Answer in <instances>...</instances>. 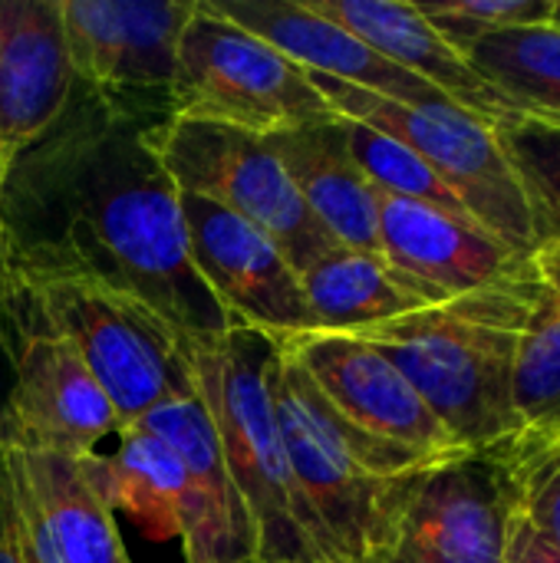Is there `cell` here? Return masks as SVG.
Segmentation results:
<instances>
[{
  "mask_svg": "<svg viewBox=\"0 0 560 563\" xmlns=\"http://www.w3.org/2000/svg\"><path fill=\"white\" fill-rule=\"evenodd\" d=\"M264 142L333 244L380 254V195L356 168L337 115L264 135Z\"/></svg>",
  "mask_w": 560,
  "mask_h": 563,
  "instance_id": "ac0fdd59",
  "label": "cell"
},
{
  "mask_svg": "<svg viewBox=\"0 0 560 563\" xmlns=\"http://www.w3.org/2000/svg\"><path fill=\"white\" fill-rule=\"evenodd\" d=\"M304 3L314 13L356 33L380 56L413 73L416 79L429 82L449 102L472 112L485 125H498L518 115V109L502 92H495L459 49H452L439 36V30L419 13L416 3H399V0H304Z\"/></svg>",
  "mask_w": 560,
  "mask_h": 563,
  "instance_id": "e0dca14e",
  "label": "cell"
},
{
  "mask_svg": "<svg viewBox=\"0 0 560 563\" xmlns=\"http://www.w3.org/2000/svg\"><path fill=\"white\" fill-rule=\"evenodd\" d=\"M274 356L277 343L248 327L185 340L191 386L215 426L228 475L254 528V563H320L287 465L271 389Z\"/></svg>",
  "mask_w": 560,
  "mask_h": 563,
  "instance_id": "277c9868",
  "label": "cell"
},
{
  "mask_svg": "<svg viewBox=\"0 0 560 563\" xmlns=\"http://www.w3.org/2000/svg\"><path fill=\"white\" fill-rule=\"evenodd\" d=\"M551 23H558L560 26V0H554V16H551Z\"/></svg>",
  "mask_w": 560,
  "mask_h": 563,
  "instance_id": "1f68e13d",
  "label": "cell"
},
{
  "mask_svg": "<svg viewBox=\"0 0 560 563\" xmlns=\"http://www.w3.org/2000/svg\"><path fill=\"white\" fill-rule=\"evenodd\" d=\"M515 518L560 551V435L515 432L498 442Z\"/></svg>",
  "mask_w": 560,
  "mask_h": 563,
  "instance_id": "603a6c76",
  "label": "cell"
},
{
  "mask_svg": "<svg viewBox=\"0 0 560 563\" xmlns=\"http://www.w3.org/2000/svg\"><path fill=\"white\" fill-rule=\"evenodd\" d=\"M531 294L535 267L528 261L498 284L353 336L383 353L409 379L462 452H482L521 432L515 360Z\"/></svg>",
  "mask_w": 560,
  "mask_h": 563,
  "instance_id": "7a4b0ae2",
  "label": "cell"
},
{
  "mask_svg": "<svg viewBox=\"0 0 560 563\" xmlns=\"http://www.w3.org/2000/svg\"><path fill=\"white\" fill-rule=\"evenodd\" d=\"M20 284L30 287L46 320L76 346L122 429H132L152 409L195 393L185 363V336L149 307L76 280Z\"/></svg>",
  "mask_w": 560,
  "mask_h": 563,
  "instance_id": "9c48e42d",
  "label": "cell"
},
{
  "mask_svg": "<svg viewBox=\"0 0 560 563\" xmlns=\"http://www.w3.org/2000/svg\"><path fill=\"white\" fill-rule=\"evenodd\" d=\"M7 168H10V158L3 155V148H0V188H3V178H7Z\"/></svg>",
  "mask_w": 560,
  "mask_h": 563,
  "instance_id": "4dcf8cb0",
  "label": "cell"
},
{
  "mask_svg": "<svg viewBox=\"0 0 560 563\" xmlns=\"http://www.w3.org/2000/svg\"><path fill=\"white\" fill-rule=\"evenodd\" d=\"M271 389L320 563H386L403 511L436 462L360 435L323 402L281 346L271 366Z\"/></svg>",
  "mask_w": 560,
  "mask_h": 563,
  "instance_id": "3957f363",
  "label": "cell"
},
{
  "mask_svg": "<svg viewBox=\"0 0 560 563\" xmlns=\"http://www.w3.org/2000/svg\"><path fill=\"white\" fill-rule=\"evenodd\" d=\"M0 563H20V551L13 541V525H10V511H7V498H3V485H0Z\"/></svg>",
  "mask_w": 560,
  "mask_h": 563,
  "instance_id": "f1b7e54d",
  "label": "cell"
},
{
  "mask_svg": "<svg viewBox=\"0 0 560 563\" xmlns=\"http://www.w3.org/2000/svg\"><path fill=\"white\" fill-rule=\"evenodd\" d=\"M337 119H340V132H343V142H347L356 168L366 175V181L376 191L469 214L462 208V201L452 195V188L409 145H403L393 135H383V132H376V129H370L363 122H353V119H343V115H337Z\"/></svg>",
  "mask_w": 560,
  "mask_h": 563,
  "instance_id": "cb8c5ba5",
  "label": "cell"
},
{
  "mask_svg": "<svg viewBox=\"0 0 560 563\" xmlns=\"http://www.w3.org/2000/svg\"><path fill=\"white\" fill-rule=\"evenodd\" d=\"M0 485H3L20 563H59L53 538H50L46 521H43V511H40L33 488L26 482L20 452H13V449H0Z\"/></svg>",
  "mask_w": 560,
  "mask_h": 563,
  "instance_id": "4316f807",
  "label": "cell"
},
{
  "mask_svg": "<svg viewBox=\"0 0 560 563\" xmlns=\"http://www.w3.org/2000/svg\"><path fill=\"white\" fill-rule=\"evenodd\" d=\"M416 7L459 53L482 36L551 23L554 16V0H432Z\"/></svg>",
  "mask_w": 560,
  "mask_h": 563,
  "instance_id": "484cf974",
  "label": "cell"
},
{
  "mask_svg": "<svg viewBox=\"0 0 560 563\" xmlns=\"http://www.w3.org/2000/svg\"><path fill=\"white\" fill-rule=\"evenodd\" d=\"M469 66L521 115L560 122V26L502 30L462 49Z\"/></svg>",
  "mask_w": 560,
  "mask_h": 563,
  "instance_id": "7402d4cb",
  "label": "cell"
},
{
  "mask_svg": "<svg viewBox=\"0 0 560 563\" xmlns=\"http://www.w3.org/2000/svg\"><path fill=\"white\" fill-rule=\"evenodd\" d=\"M274 343L360 435L422 462H442L462 452L409 379L360 336L310 330Z\"/></svg>",
  "mask_w": 560,
  "mask_h": 563,
  "instance_id": "8fae6325",
  "label": "cell"
},
{
  "mask_svg": "<svg viewBox=\"0 0 560 563\" xmlns=\"http://www.w3.org/2000/svg\"><path fill=\"white\" fill-rule=\"evenodd\" d=\"M76 89L59 0H0V148L40 142Z\"/></svg>",
  "mask_w": 560,
  "mask_h": 563,
  "instance_id": "2e32d148",
  "label": "cell"
},
{
  "mask_svg": "<svg viewBox=\"0 0 560 563\" xmlns=\"http://www.w3.org/2000/svg\"><path fill=\"white\" fill-rule=\"evenodd\" d=\"M145 142L182 195L205 198L267 234L297 274L333 247L264 135L165 115L149 125Z\"/></svg>",
  "mask_w": 560,
  "mask_h": 563,
  "instance_id": "ba28073f",
  "label": "cell"
},
{
  "mask_svg": "<svg viewBox=\"0 0 560 563\" xmlns=\"http://www.w3.org/2000/svg\"><path fill=\"white\" fill-rule=\"evenodd\" d=\"M0 449L26 455L89 459L119 435V416L86 369L76 346L46 320L26 284L0 290Z\"/></svg>",
  "mask_w": 560,
  "mask_h": 563,
  "instance_id": "5b68a950",
  "label": "cell"
},
{
  "mask_svg": "<svg viewBox=\"0 0 560 563\" xmlns=\"http://www.w3.org/2000/svg\"><path fill=\"white\" fill-rule=\"evenodd\" d=\"M515 521L498 445L459 452L419 478L386 563H505Z\"/></svg>",
  "mask_w": 560,
  "mask_h": 563,
  "instance_id": "7c38bea8",
  "label": "cell"
},
{
  "mask_svg": "<svg viewBox=\"0 0 560 563\" xmlns=\"http://www.w3.org/2000/svg\"><path fill=\"white\" fill-rule=\"evenodd\" d=\"M182 218L191 264L234 327L271 340L314 330L300 274L267 234L195 195H182Z\"/></svg>",
  "mask_w": 560,
  "mask_h": 563,
  "instance_id": "4fadbf2b",
  "label": "cell"
},
{
  "mask_svg": "<svg viewBox=\"0 0 560 563\" xmlns=\"http://www.w3.org/2000/svg\"><path fill=\"white\" fill-rule=\"evenodd\" d=\"M505 563H560V551H554L551 544H545L531 528H525L515 518L512 521V534H508Z\"/></svg>",
  "mask_w": 560,
  "mask_h": 563,
  "instance_id": "83f0119b",
  "label": "cell"
},
{
  "mask_svg": "<svg viewBox=\"0 0 560 563\" xmlns=\"http://www.w3.org/2000/svg\"><path fill=\"white\" fill-rule=\"evenodd\" d=\"M304 300L317 333H360L439 300L399 274L383 254L333 244L300 271Z\"/></svg>",
  "mask_w": 560,
  "mask_h": 563,
  "instance_id": "d6986e66",
  "label": "cell"
},
{
  "mask_svg": "<svg viewBox=\"0 0 560 563\" xmlns=\"http://www.w3.org/2000/svg\"><path fill=\"white\" fill-rule=\"evenodd\" d=\"M221 16L261 36L300 69L350 82L406 106L449 102L439 89L380 56L356 33L314 13L304 0H208Z\"/></svg>",
  "mask_w": 560,
  "mask_h": 563,
  "instance_id": "9a60e30c",
  "label": "cell"
},
{
  "mask_svg": "<svg viewBox=\"0 0 560 563\" xmlns=\"http://www.w3.org/2000/svg\"><path fill=\"white\" fill-rule=\"evenodd\" d=\"M380 195V254L439 303L498 284L531 257L462 211Z\"/></svg>",
  "mask_w": 560,
  "mask_h": 563,
  "instance_id": "5bb4252c",
  "label": "cell"
},
{
  "mask_svg": "<svg viewBox=\"0 0 560 563\" xmlns=\"http://www.w3.org/2000/svg\"><path fill=\"white\" fill-rule=\"evenodd\" d=\"M508 162L515 165L531 211L538 218L541 241L560 238V122L512 115L492 125Z\"/></svg>",
  "mask_w": 560,
  "mask_h": 563,
  "instance_id": "d4e9b609",
  "label": "cell"
},
{
  "mask_svg": "<svg viewBox=\"0 0 560 563\" xmlns=\"http://www.w3.org/2000/svg\"><path fill=\"white\" fill-rule=\"evenodd\" d=\"M26 482L43 511L59 563H132L116 515L99 495L86 459L20 452Z\"/></svg>",
  "mask_w": 560,
  "mask_h": 563,
  "instance_id": "ffe728a7",
  "label": "cell"
},
{
  "mask_svg": "<svg viewBox=\"0 0 560 563\" xmlns=\"http://www.w3.org/2000/svg\"><path fill=\"white\" fill-rule=\"evenodd\" d=\"M535 294L515 360V409L521 429L560 435V238L535 257Z\"/></svg>",
  "mask_w": 560,
  "mask_h": 563,
  "instance_id": "44dd1931",
  "label": "cell"
},
{
  "mask_svg": "<svg viewBox=\"0 0 560 563\" xmlns=\"http://www.w3.org/2000/svg\"><path fill=\"white\" fill-rule=\"evenodd\" d=\"M10 257H7V241H3V231H0V290L10 284Z\"/></svg>",
  "mask_w": 560,
  "mask_h": 563,
  "instance_id": "f546056e",
  "label": "cell"
},
{
  "mask_svg": "<svg viewBox=\"0 0 560 563\" xmlns=\"http://www.w3.org/2000/svg\"><path fill=\"white\" fill-rule=\"evenodd\" d=\"M310 79L333 115L363 122L409 145L452 188L462 208L492 234L528 257L545 247L525 185L492 125L455 102L406 106L330 76L310 73Z\"/></svg>",
  "mask_w": 560,
  "mask_h": 563,
  "instance_id": "8992f818",
  "label": "cell"
},
{
  "mask_svg": "<svg viewBox=\"0 0 560 563\" xmlns=\"http://www.w3.org/2000/svg\"><path fill=\"white\" fill-rule=\"evenodd\" d=\"M135 112L73 89L63 119L10 158L0 231L13 280H76L122 294L178 336H218L234 323L188 254L182 191Z\"/></svg>",
  "mask_w": 560,
  "mask_h": 563,
  "instance_id": "6da1fadb",
  "label": "cell"
},
{
  "mask_svg": "<svg viewBox=\"0 0 560 563\" xmlns=\"http://www.w3.org/2000/svg\"><path fill=\"white\" fill-rule=\"evenodd\" d=\"M3 366V363H0ZM0 399H3V379H0Z\"/></svg>",
  "mask_w": 560,
  "mask_h": 563,
  "instance_id": "d6a6232c",
  "label": "cell"
},
{
  "mask_svg": "<svg viewBox=\"0 0 560 563\" xmlns=\"http://www.w3.org/2000/svg\"><path fill=\"white\" fill-rule=\"evenodd\" d=\"M191 10L195 0H59L76 86L135 112L172 115Z\"/></svg>",
  "mask_w": 560,
  "mask_h": 563,
  "instance_id": "30bf717a",
  "label": "cell"
},
{
  "mask_svg": "<svg viewBox=\"0 0 560 563\" xmlns=\"http://www.w3.org/2000/svg\"><path fill=\"white\" fill-rule=\"evenodd\" d=\"M172 115L274 135L333 112L307 69L221 16L208 0H195L178 43Z\"/></svg>",
  "mask_w": 560,
  "mask_h": 563,
  "instance_id": "52a82bcc",
  "label": "cell"
}]
</instances>
